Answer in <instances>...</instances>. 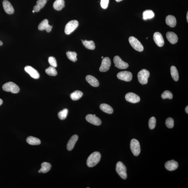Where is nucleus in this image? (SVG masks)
Wrapping results in <instances>:
<instances>
[{"mask_svg":"<svg viewBox=\"0 0 188 188\" xmlns=\"http://www.w3.org/2000/svg\"><path fill=\"white\" fill-rule=\"evenodd\" d=\"M101 158V154L99 152L93 153L88 157L86 162L88 167H93L96 166L100 161Z\"/></svg>","mask_w":188,"mask_h":188,"instance_id":"f257e3e1","label":"nucleus"},{"mask_svg":"<svg viewBox=\"0 0 188 188\" xmlns=\"http://www.w3.org/2000/svg\"><path fill=\"white\" fill-rule=\"evenodd\" d=\"M2 88L4 91L13 94H17L20 91L19 86L12 82L6 83L3 86Z\"/></svg>","mask_w":188,"mask_h":188,"instance_id":"f03ea898","label":"nucleus"},{"mask_svg":"<svg viewBox=\"0 0 188 188\" xmlns=\"http://www.w3.org/2000/svg\"><path fill=\"white\" fill-rule=\"evenodd\" d=\"M116 170L122 179H126L127 177L126 168L125 166L120 161L118 162L116 165Z\"/></svg>","mask_w":188,"mask_h":188,"instance_id":"7ed1b4c3","label":"nucleus"},{"mask_svg":"<svg viewBox=\"0 0 188 188\" xmlns=\"http://www.w3.org/2000/svg\"><path fill=\"white\" fill-rule=\"evenodd\" d=\"M149 76L150 73L147 70L143 69L140 71L137 76L140 83L143 85L147 84Z\"/></svg>","mask_w":188,"mask_h":188,"instance_id":"20e7f679","label":"nucleus"},{"mask_svg":"<svg viewBox=\"0 0 188 188\" xmlns=\"http://www.w3.org/2000/svg\"><path fill=\"white\" fill-rule=\"evenodd\" d=\"M129 41L131 46L136 51L142 52L144 50V47L141 43L136 38L133 36L129 38Z\"/></svg>","mask_w":188,"mask_h":188,"instance_id":"39448f33","label":"nucleus"},{"mask_svg":"<svg viewBox=\"0 0 188 188\" xmlns=\"http://www.w3.org/2000/svg\"><path fill=\"white\" fill-rule=\"evenodd\" d=\"M130 149L135 156H138L140 153L141 149L139 143L137 139H133L131 141Z\"/></svg>","mask_w":188,"mask_h":188,"instance_id":"423d86ee","label":"nucleus"},{"mask_svg":"<svg viewBox=\"0 0 188 188\" xmlns=\"http://www.w3.org/2000/svg\"><path fill=\"white\" fill-rule=\"evenodd\" d=\"M79 26V22L76 20L69 21L66 25L64 32L67 35H69L73 32Z\"/></svg>","mask_w":188,"mask_h":188,"instance_id":"0eeeda50","label":"nucleus"},{"mask_svg":"<svg viewBox=\"0 0 188 188\" xmlns=\"http://www.w3.org/2000/svg\"><path fill=\"white\" fill-rule=\"evenodd\" d=\"M114 62L115 67L119 69H126L129 67L128 64L123 61L119 56H115Z\"/></svg>","mask_w":188,"mask_h":188,"instance_id":"6e6552de","label":"nucleus"},{"mask_svg":"<svg viewBox=\"0 0 188 188\" xmlns=\"http://www.w3.org/2000/svg\"><path fill=\"white\" fill-rule=\"evenodd\" d=\"M117 76L118 79L126 81H130L132 78V73L127 71L119 72L118 73Z\"/></svg>","mask_w":188,"mask_h":188,"instance_id":"1a4fd4ad","label":"nucleus"},{"mask_svg":"<svg viewBox=\"0 0 188 188\" xmlns=\"http://www.w3.org/2000/svg\"><path fill=\"white\" fill-rule=\"evenodd\" d=\"M111 62L109 57H105L102 59L101 65L99 68L101 72H106L107 71L111 66Z\"/></svg>","mask_w":188,"mask_h":188,"instance_id":"9d476101","label":"nucleus"},{"mask_svg":"<svg viewBox=\"0 0 188 188\" xmlns=\"http://www.w3.org/2000/svg\"><path fill=\"white\" fill-rule=\"evenodd\" d=\"M86 119L88 122L94 125L99 126L101 124V120L96 116V115L88 114L86 116Z\"/></svg>","mask_w":188,"mask_h":188,"instance_id":"9b49d317","label":"nucleus"},{"mask_svg":"<svg viewBox=\"0 0 188 188\" xmlns=\"http://www.w3.org/2000/svg\"><path fill=\"white\" fill-rule=\"evenodd\" d=\"M126 100L132 103H136L140 101V98L137 95L132 92H129L126 94Z\"/></svg>","mask_w":188,"mask_h":188,"instance_id":"f8f14e48","label":"nucleus"},{"mask_svg":"<svg viewBox=\"0 0 188 188\" xmlns=\"http://www.w3.org/2000/svg\"><path fill=\"white\" fill-rule=\"evenodd\" d=\"M24 70L33 78L37 79H39V78L40 75L39 72L32 67L29 66H26L24 68Z\"/></svg>","mask_w":188,"mask_h":188,"instance_id":"ddd939ff","label":"nucleus"},{"mask_svg":"<svg viewBox=\"0 0 188 188\" xmlns=\"http://www.w3.org/2000/svg\"><path fill=\"white\" fill-rule=\"evenodd\" d=\"M52 26L49 24V21L47 19H44L41 22L38 26V29L40 31L46 30L48 33H50L52 29Z\"/></svg>","mask_w":188,"mask_h":188,"instance_id":"4468645a","label":"nucleus"},{"mask_svg":"<svg viewBox=\"0 0 188 188\" xmlns=\"http://www.w3.org/2000/svg\"><path fill=\"white\" fill-rule=\"evenodd\" d=\"M153 39L155 42L158 46L162 47L164 44V41L162 34L160 33L157 32L153 35Z\"/></svg>","mask_w":188,"mask_h":188,"instance_id":"2eb2a0df","label":"nucleus"},{"mask_svg":"<svg viewBox=\"0 0 188 188\" xmlns=\"http://www.w3.org/2000/svg\"><path fill=\"white\" fill-rule=\"evenodd\" d=\"M178 167V164L177 161L174 160L167 161L165 164V167L167 170L172 171L176 170Z\"/></svg>","mask_w":188,"mask_h":188,"instance_id":"dca6fc26","label":"nucleus"},{"mask_svg":"<svg viewBox=\"0 0 188 188\" xmlns=\"http://www.w3.org/2000/svg\"><path fill=\"white\" fill-rule=\"evenodd\" d=\"M3 5L4 11L7 14H12L14 13V8L9 1L4 0L3 1Z\"/></svg>","mask_w":188,"mask_h":188,"instance_id":"f3484780","label":"nucleus"},{"mask_svg":"<svg viewBox=\"0 0 188 188\" xmlns=\"http://www.w3.org/2000/svg\"><path fill=\"white\" fill-rule=\"evenodd\" d=\"M78 138L79 137L76 134L74 135L71 137L68 143L67 146L68 151H71L73 149L75 145L78 140Z\"/></svg>","mask_w":188,"mask_h":188,"instance_id":"a211bd4d","label":"nucleus"},{"mask_svg":"<svg viewBox=\"0 0 188 188\" xmlns=\"http://www.w3.org/2000/svg\"><path fill=\"white\" fill-rule=\"evenodd\" d=\"M167 39L171 44H175L177 42L178 37L175 33L173 32H168L166 34Z\"/></svg>","mask_w":188,"mask_h":188,"instance_id":"6ab92c4d","label":"nucleus"},{"mask_svg":"<svg viewBox=\"0 0 188 188\" xmlns=\"http://www.w3.org/2000/svg\"><path fill=\"white\" fill-rule=\"evenodd\" d=\"M166 24L171 27H174L177 24L176 18L172 15L167 16L166 17Z\"/></svg>","mask_w":188,"mask_h":188,"instance_id":"aec40b11","label":"nucleus"},{"mask_svg":"<svg viewBox=\"0 0 188 188\" xmlns=\"http://www.w3.org/2000/svg\"><path fill=\"white\" fill-rule=\"evenodd\" d=\"M86 79L91 86L94 87H98L99 86V83L97 79L91 75H88L86 76Z\"/></svg>","mask_w":188,"mask_h":188,"instance_id":"412c9836","label":"nucleus"},{"mask_svg":"<svg viewBox=\"0 0 188 188\" xmlns=\"http://www.w3.org/2000/svg\"><path fill=\"white\" fill-rule=\"evenodd\" d=\"M28 144L32 145H38L41 144V140L39 138L33 136H29L26 139Z\"/></svg>","mask_w":188,"mask_h":188,"instance_id":"4be33fe9","label":"nucleus"},{"mask_svg":"<svg viewBox=\"0 0 188 188\" xmlns=\"http://www.w3.org/2000/svg\"><path fill=\"white\" fill-rule=\"evenodd\" d=\"M64 0H56L53 5V7L56 10H61L64 7Z\"/></svg>","mask_w":188,"mask_h":188,"instance_id":"5701e85b","label":"nucleus"},{"mask_svg":"<svg viewBox=\"0 0 188 188\" xmlns=\"http://www.w3.org/2000/svg\"><path fill=\"white\" fill-rule=\"evenodd\" d=\"M100 109L104 112L107 114H111L113 112V109L109 105L105 104H101Z\"/></svg>","mask_w":188,"mask_h":188,"instance_id":"b1692460","label":"nucleus"},{"mask_svg":"<svg viewBox=\"0 0 188 188\" xmlns=\"http://www.w3.org/2000/svg\"><path fill=\"white\" fill-rule=\"evenodd\" d=\"M81 41H82L83 45L87 49L91 50H94L95 49V45L94 41H83L82 40H81Z\"/></svg>","mask_w":188,"mask_h":188,"instance_id":"393cba45","label":"nucleus"},{"mask_svg":"<svg viewBox=\"0 0 188 188\" xmlns=\"http://www.w3.org/2000/svg\"><path fill=\"white\" fill-rule=\"evenodd\" d=\"M171 75L174 80L177 81L179 79V74L177 68L175 66H172L170 69Z\"/></svg>","mask_w":188,"mask_h":188,"instance_id":"a878e982","label":"nucleus"},{"mask_svg":"<svg viewBox=\"0 0 188 188\" xmlns=\"http://www.w3.org/2000/svg\"><path fill=\"white\" fill-rule=\"evenodd\" d=\"M154 13L152 10H146L143 13V19L144 20L152 19L154 17Z\"/></svg>","mask_w":188,"mask_h":188,"instance_id":"bb28decb","label":"nucleus"},{"mask_svg":"<svg viewBox=\"0 0 188 188\" xmlns=\"http://www.w3.org/2000/svg\"><path fill=\"white\" fill-rule=\"evenodd\" d=\"M41 168L40 169L41 172L46 173L50 170L51 165L50 163L44 162L41 164Z\"/></svg>","mask_w":188,"mask_h":188,"instance_id":"cd10ccee","label":"nucleus"},{"mask_svg":"<svg viewBox=\"0 0 188 188\" xmlns=\"http://www.w3.org/2000/svg\"><path fill=\"white\" fill-rule=\"evenodd\" d=\"M83 95L82 92L79 91H74L71 94V98L73 100H77L80 99Z\"/></svg>","mask_w":188,"mask_h":188,"instance_id":"c85d7f7f","label":"nucleus"},{"mask_svg":"<svg viewBox=\"0 0 188 188\" xmlns=\"http://www.w3.org/2000/svg\"><path fill=\"white\" fill-rule=\"evenodd\" d=\"M66 55L69 59L73 62H75L77 60V54L76 52L69 51L66 52Z\"/></svg>","mask_w":188,"mask_h":188,"instance_id":"c756f323","label":"nucleus"},{"mask_svg":"<svg viewBox=\"0 0 188 188\" xmlns=\"http://www.w3.org/2000/svg\"><path fill=\"white\" fill-rule=\"evenodd\" d=\"M45 72L48 75L51 76H56L58 73L55 68L51 66L45 70Z\"/></svg>","mask_w":188,"mask_h":188,"instance_id":"7c9ffc66","label":"nucleus"},{"mask_svg":"<svg viewBox=\"0 0 188 188\" xmlns=\"http://www.w3.org/2000/svg\"><path fill=\"white\" fill-rule=\"evenodd\" d=\"M69 111L67 109H64L62 111H60L58 114V116L59 119L61 120L65 119L67 116Z\"/></svg>","mask_w":188,"mask_h":188,"instance_id":"2f4dec72","label":"nucleus"},{"mask_svg":"<svg viewBox=\"0 0 188 188\" xmlns=\"http://www.w3.org/2000/svg\"><path fill=\"white\" fill-rule=\"evenodd\" d=\"M161 97L163 99H172L173 98V94L170 91L166 90L161 94Z\"/></svg>","mask_w":188,"mask_h":188,"instance_id":"473e14b6","label":"nucleus"},{"mask_svg":"<svg viewBox=\"0 0 188 188\" xmlns=\"http://www.w3.org/2000/svg\"><path fill=\"white\" fill-rule=\"evenodd\" d=\"M166 126L170 129L172 128L174 126V121L172 118L169 117L166 119Z\"/></svg>","mask_w":188,"mask_h":188,"instance_id":"72a5a7b5","label":"nucleus"},{"mask_svg":"<svg viewBox=\"0 0 188 188\" xmlns=\"http://www.w3.org/2000/svg\"><path fill=\"white\" fill-rule=\"evenodd\" d=\"M149 128L153 129L155 128L156 124V119L154 117H151L149 119Z\"/></svg>","mask_w":188,"mask_h":188,"instance_id":"f704fd0d","label":"nucleus"},{"mask_svg":"<svg viewBox=\"0 0 188 188\" xmlns=\"http://www.w3.org/2000/svg\"><path fill=\"white\" fill-rule=\"evenodd\" d=\"M48 62L51 66L56 68L57 66V62H56L55 58L53 56H50L48 59Z\"/></svg>","mask_w":188,"mask_h":188,"instance_id":"c9c22d12","label":"nucleus"},{"mask_svg":"<svg viewBox=\"0 0 188 188\" xmlns=\"http://www.w3.org/2000/svg\"><path fill=\"white\" fill-rule=\"evenodd\" d=\"M47 2V0H38L36 2V5L39 7L41 9L44 7L45 5Z\"/></svg>","mask_w":188,"mask_h":188,"instance_id":"e433bc0d","label":"nucleus"},{"mask_svg":"<svg viewBox=\"0 0 188 188\" xmlns=\"http://www.w3.org/2000/svg\"><path fill=\"white\" fill-rule=\"evenodd\" d=\"M109 0H101L100 5L101 7L105 9L108 7L109 5Z\"/></svg>","mask_w":188,"mask_h":188,"instance_id":"4c0bfd02","label":"nucleus"},{"mask_svg":"<svg viewBox=\"0 0 188 188\" xmlns=\"http://www.w3.org/2000/svg\"><path fill=\"white\" fill-rule=\"evenodd\" d=\"M41 9V8H40L37 5H35L34 6V9H33V10L35 12H39L40 10Z\"/></svg>","mask_w":188,"mask_h":188,"instance_id":"58836bf2","label":"nucleus"},{"mask_svg":"<svg viewBox=\"0 0 188 188\" xmlns=\"http://www.w3.org/2000/svg\"><path fill=\"white\" fill-rule=\"evenodd\" d=\"M185 111L186 113H188V106H187V107H186L185 108Z\"/></svg>","mask_w":188,"mask_h":188,"instance_id":"ea45409f","label":"nucleus"},{"mask_svg":"<svg viewBox=\"0 0 188 188\" xmlns=\"http://www.w3.org/2000/svg\"><path fill=\"white\" fill-rule=\"evenodd\" d=\"M3 101L2 99H0V106L1 105L3 104Z\"/></svg>","mask_w":188,"mask_h":188,"instance_id":"a19ab883","label":"nucleus"},{"mask_svg":"<svg viewBox=\"0 0 188 188\" xmlns=\"http://www.w3.org/2000/svg\"><path fill=\"white\" fill-rule=\"evenodd\" d=\"M3 44V42L2 41H0V46L2 45Z\"/></svg>","mask_w":188,"mask_h":188,"instance_id":"79ce46f5","label":"nucleus"},{"mask_svg":"<svg viewBox=\"0 0 188 188\" xmlns=\"http://www.w3.org/2000/svg\"><path fill=\"white\" fill-rule=\"evenodd\" d=\"M188 12H187V16H186V18H187V22H188Z\"/></svg>","mask_w":188,"mask_h":188,"instance_id":"37998d69","label":"nucleus"},{"mask_svg":"<svg viewBox=\"0 0 188 188\" xmlns=\"http://www.w3.org/2000/svg\"><path fill=\"white\" fill-rule=\"evenodd\" d=\"M123 1V0H116V1H117V2H120V1Z\"/></svg>","mask_w":188,"mask_h":188,"instance_id":"c03bdc74","label":"nucleus"},{"mask_svg":"<svg viewBox=\"0 0 188 188\" xmlns=\"http://www.w3.org/2000/svg\"><path fill=\"white\" fill-rule=\"evenodd\" d=\"M39 173H41V171L40 170H39Z\"/></svg>","mask_w":188,"mask_h":188,"instance_id":"a18cd8bd","label":"nucleus"},{"mask_svg":"<svg viewBox=\"0 0 188 188\" xmlns=\"http://www.w3.org/2000/svg\"><path fill=\"white\" fill-rule=\"evenodd\" d=\"M33 13H34V12H35V11H34V10H33Z\"/></svg>","mask_w":188,"mask_h":188,"instance_id":"49530a36","label":"nucleus"},{"mask_svg":"<svg viewBox=\"0 0 188 188\" xmlns=\"http://www.w3.org/2000/svg\"><path fill=\"white\" fill-rule=\"evenodd\" d=\"M103 58H104V57H103V56L101 57V58H102V59H103Z\"/></svg>","mask_w":188,"mask_h":188,"instance_id":"de8ad7c7","label":"nucleus"},{"mask_svg":"<svg viewBox=\"0 0 188 188\" xmlns=\"http://www.w3.org/2000/svg\"><path fill=\"white\" fill-rule=\"evenodd\" d=\"M148 39V37L146 38V39Z\"/></svg>","mask_w":188,"mask_h":188,"instance_id":"09e8293b","label":"nucleus"}]
</instances>
